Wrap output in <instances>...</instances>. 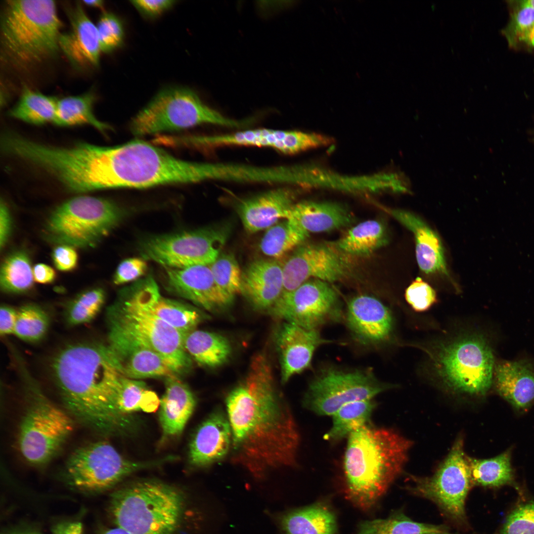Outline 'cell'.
Instances as JSON below:
<instances>
[{
  "label": "cell",
  "mask_w": 534,
  "mask_h": 534,
  "mask_svg": "<svg viewBox=\"0 0 534 534\" xmlns=\"http://www.w3.org/2000/svg\"><path fill=\"white\" fill-rule=\"evenodd\" d=\"M225 404L234 463L259 478L296 466L299 429L275 387L265 356L253 357L246 376L228 393Z\"/></svg>",
  "instance_id": "obj_1"
},
{
  "label": "cell",
  "mask_w": 534,
  "mask_h": 534,
  "mask_svg": "<svg viewBox=\"0 0 534 534\" xmlns=\"http://www.w3.org/2000/svg\"><path fill=\"white\" fill-rule=\"evenodd\" d=\"M51 375L67 411L103 435H127L137 427L134 415L122 413L115 399L122 379L107 344L80 342L53 356Z\"/></svg>",
  "instance_id": "obj_2"
},
{
  "label": "cell",
  "mask_w": 534,
  "mask_h": 534,
  "mask_svg": "<svg viewBox=\"0 0 534 534\" xmlns=\"http://www.w3.org/2000/svg\"><path fill=\"white\" fill-rule=\"evenodd\" d=\"M73 169L84 192L190 183L203 178L202 162L178 159L140 140L111 147L83 143L75 153Z\"/></svg>",
  "instance_id": "obj_3"
},
{
  "label": "cell",
  "mask_w": 534,
  "mask_h": 534,
  "mask_svg": "<svg viewBox=\"0 0 534 534\" xmlns=\"http://www.w3.org/2000/svg\"><path fill=\"white\" fill-rule=\"evenodd\" d=\"M347 438L343 466L346 496L367 509L402 472L412 442L392 429L371 423Z\"/></svg>",
  "instance_id": "obj_4"
},
{
  "label": "cell",
  "mask_w": 534,
  "mask_h": 534,
  "mask_svg": "<svg viewBox=\"0 0 534 534\" xmlns=\"http://www.w3.org/2000/svg\"><path fill=\"white\" fill-rule=\"evenodd\" d=\"M61 27L53 0H7L0 20L4 53L22 66L50 57L60 50Z\"/></svg>",
  "instance_id": "obj_5"
},
{
  "label": "cell",
  "mask_w": 534,
  "mask_h": 534,
  "mask_svg": "<svg viewBox=\"0 0 534 534\" xmlns=\"http://www.w3.org/2000/svg\"><path fill=\"white\" fill-rule=\"evenodd\" d=\"M15 357L26 403L18 429V449L29 464L43 467L57 455L73 432V417L48 399L19 356Z\"/></svg>",
  "instance_id": "obj_6"
},
{
  "label": "cell",
  "mask_w": 534,
  "mask_h": 534,
  "mask_svg": "<svg viewBox=\"0 0 534 534\" xmlns=\"http://www.w3.org/2000/svg\"><path fill=\"white\" fill-rule=\"evenodd\" d=\"M184 497L176 487L156 480L127 485L111 495L116 527L131 534H174L182 518Z\"/></svg>",
  "instance_id": "obj_7"
},
{
  "label": "cell",
  "mask_w": 534,
  "mask_h": 534,
  "mask_svg": "<svg viewBox=\"0 0 534 534\" xmlns=\"http://www.w3.org/2000/svg\"><path fill=\"white\" fill-rule=\"evenodd\" d=\"M430 354L433 372L456 393L485 395L493 384L494 359L483 336L468 334L439 344Z\"/></svg>",
  "instance_id": "obj_8"
},
{
  "label": "cell",
  "mask_w": 534,
  "mask_h": 534,
  "mask_svg": "<svg viewBox=\"0 0 534 534\" xmlns=\"http://www.w3.org/2000/svg\"><path fill=\"white\" fill-rule=\"evenodd\" d=\"M126 214L123 208L110 200L78 196L52 212L44 233L48 240L59 245L92 247L114 229Z\"/></svg>",
  "instance_id": "obj_9"
},
{
  "label": "cell",
  "mask_w": 534,
  "mask_h": 534,
  "mask_svg": "<svg viewBox=\"0 0 534 534\" xmlns=\"http://www.w3.org/2000/svg\"><path fill=\"white\" fill-rule=\"evenodd\" d=\"M249 121L225 117L204 103L191 89L171 87L160 91L132 119L136 136L178 131L202 124L241 128Z\"/></svg>",
  "instance_id": "obj_10"
},
{
  "label": "cell",
  "mask_w": 534,
  "mask_h": 534,
  "mask_svg": "<svg viewBox=\"0 0 534 534\" xmlns=\"http://www.w3.org/2000/svg\"><path fill=\"white\" fill-rule=\"evenodd\" d=\"M107 320L108 327L120 330L159 354L178 376L191 368L192 358L184 346V335L130 294L108 309Z\"/></svg>",
  "instance_id": "obj_11"
},
{
  "label": "cell",
  "mask_w": 534,
  "mask_h": 534,
  "mask_svg": "<svg viewBox=\"0 0 534 534\" xmlns=\"http://www.w3.org/2000/svg\"><path fill=\"white\" fill-rule=\"evenodd\" d=\"M168 457L140 462L125 458L105 441H97L76 449L64 468L69 483L79 489L99 491L108 489L136 471L158 466L174 460Z\"/></svg>",
  "instance_id": "obj_12"
},
{
  "label": "cell",
  "mask_w": 534,
  "mask_h": 534,
  "mask_svg": "<svg viewBox=\"0 0 534 534\" xmlns=\"http://www.w3.org/2000/svg\"><path fill=\"white\" fill-rule=\"evenodd\" d=\"M412 484L407 489L412 493L434 502L452 520L466 522L465 504L474 487L469 457L464 449V440L459 437L449 452L430 477L410 476Z\"/></svg>",
  "instance_id": "obj_13"
},
{
  "label": "cell",
  "mask_w": 534,
  "mask_h": 534,
  "mask_svg": "<svg viewBox=\"0 0 534 534\" xmlns=\"http://www.w3.org/2000/svg\"><path fill=\"white\" fill-rule=\"evenodd\" d=\"M391 387L380 382L368 369L329 368L310 383L303 404L317 415L332 416L347 403L373 399Z\"/></svg>",
  "instance_id": "obj_14"
},
{
  "label": "cell",
  "mask_w": 534,
  "mask_h": 534,
  "mask_svg": "<svg viewBox=\"0 0 534 534\" xmlns=\"http://www.w3.org/2000/svg\"><path fill=\"white\" fill-rule=\"evenodd\" d=\"M226 238L225 230L206 228L147 238L141 242L139 250L143 259L164 267L210 265L221 254Z\"/></svg>",
  "instance_id": "obj_15"
},
{
  "label": "cell",
  "mask_w": 534,
  "mask_h": 534,
  "mask_svg": "<svg viewBox=\"0 0 534 534\" xmlns=\"http://www.w3.org/2000/svg\"><path fill=\"white\" fill-rule=\"evenodd\" d=\"M331 284L309 279L282 293L268 312L274 317L311 330L340 320L342 316L341 301Z\"/></svg>",
  "instance_id": "obj_16"
},
{
  "label": "cell",
  "mask_w": 534,
  "mask_h": 534,
  "mask_svg": "<svg viewBox=\"0 0 534 534\" xmlns=\"http://www.w3.org/2000/svg\"><path fill=\"white\" fill-rule=\"evenodd\" d=\"M283 293L292 291L311 279L330 283L348 278L352 273L349 258L331 242L303 243L283 263Z\"/></svg>",
  "instance_id": "obj_17"
},
{
  "label": "cell",
  "mask_w": 534,
  "mask_h": 534,
  "mask_svg": "<svg viewBox=\"0 0 534 534\" xmlns=\"http://www.w3.org/2000/svg\"><path fill=\"white\" fill-rule=\"evenodd\" d=\"M164 268L168 288L205 310L222 311L229 306L233 300L218 286L210 265Z\"/></svg>",
  "instance_id": "obj_18"
},
{
  "label": "cell",
  "mask_w": 534,
  "mask_h": 534,
  "mask_svg": "<svg viewBox=\"0 0 534 534\" xmlns=\"http://www.w3.org/2000/svg\"><path fill=\"white\" fill-rule=\"evenodd\" d=\"M108 340L107 345L125 377H178L159 354L120 330L108 327Z\"/></svg>",
  "instance_id": "obj_19"
},
{
  "label": "cell",
  "mask_w": 534,
  "mask_h": 534,
  "mask_svg": "<svg viewBox=\"0 0 534 534\" xmlns=\"http://www.w3.org/2000/svg\"><path fill=\"white\" fill-rule=\"evenodd\" d=\"M346 322L355 339L365 345H376L388 340L393 320L389 309L377 298L361 294L347 304Z\"/></svg>",
  "instance_id": "obj_20"
},
{
  "label": "cell",
  "mask_w": 534,
  "mask_h": 534,
  "mask_svg": "<svg viewBox=\"0 0 534 534\" xmlns=\"http://www.w3.org/2000/svg\"><path fill=\"white\" fill-rule=\"evenodd\" d=\"M209 147L240 145L273 148L284 154H293L316 148L320 143L318 134L297 131L258 129L213 135H207Z\"/></svg>",
  "instance_id": "obj_21"
},
{
  "label": "cell",
  "mask_w": 534,
  "mask_h": 534,
  "mask_svg": "<svg viewBox=\"0 0 534 534\" xmlns=\"http://www.w3.org/2000/svg\"><path fill=\"white\" fill-rule=\"evenodd\" d=\"M330 342L324 339L317 330L284 322L275 336L282 383L285 384L293 376L309 367L316 349Z\"/></svg>",
  "instance_id": "obj_22"
},
{
  "label": "cell",
  "mask_w": 534,
  "mask_h": 534,
  "mask_svg": "<svg viewBox=\"0 0 534 534\" xmlns=\"http://www.w3.org/2000/svg\"><path fill=\"white\" fill-rule=\"evenodd\" d=\"M232 438L226 414L220 410L213 412L198 426L191 438L188 463L199 468L221 461L231 450Z\"/></svg>",
  "instance_id": "obj_23"
},
{
  "label": "cell",
  "mask_w": 534,
  "mask_h": 534,
  "mask_svg": "<svg viewBox=\"0 0 534 534\" xmlns=\"http://www.w3.org/2000/svg\"><path fill=\"white\" fill-rule=\"evenodd\" d=\"M68 13L70 28L60 36V50L77 67H97L101 51L96 26L81 4H77Z\"/></svg>",
  "instance_id": "obj_24"
},
{
  "label": "cell",
  "mask_w": 534,
  "mask_h": 534,
  "mask_svg": "<svg viewBox=\"0 0 534 534\" xmlns=\"http://www.w3.org/2000/svg\"><path fill=\"white\" fill-rule=\"evenodd\" d=\"M295 197L292 189L280 187L241 201L238 211L245 228L255 233L288 219Z\"/></svg>",
  "instance_id": "obj_25"
},
{
  "label": "cell",
  "mask_w": 534,
  "mask_h": 534,
  "mask_svg": "<svg viewBox=\"0 0 534 534\" xmlns=\"http://www.w3.org/2000/svg\"><path fill=\"white\" fill-rule=\"evenodd\" d=\"M130 294L148 310L184 335L196 329L205 316L193 307L163 297L156 282L150 277L138 284Z\"/></svg>",
  "instance_id": "obj_26"
},
{
  "label": "cell",
  "mask_w": 534,
  "mask_h": 534,
  "mask_svg": "<svg viewBox=\"0 0 534 534\" xmlns=\"http://www.w3.org/2000/svg\"><path fill=\"white\" fill-rule=\"evenodd\" d=\"M283 263L276 259H260L242 272V292L258 310L268 312L283 291Z\"/></svg>",
  "instance_id": "obj_27"
},
{
  "label": "cell",
  "mask_w": 534,
  "mask_h": 534,
  "mask_svg": "<svg viewBox=\"0 0 534 534\" xmlns=\"http://www.w3.org/2000/svg\"><path fill=\"white\" fill-rule=\"evenodd\" d=\"M413 234L418 265L426 274L440 273L448 276L444 247L437 233L421 219L409 211L382 208Z\"/></svg>",
  "instance_id": "obj_28"
},
{
  "label": "cell",
  "mask_w": 534,
  "mask_h": 534,
  "mask_svg": "<svg viewBox=\"0 0 534 534\" xmlns=\"http://www.w3.org/2000/svg\"><path fill=\"white\" fill-rule=\"evenodd\" d=\"M493 384L497 393L519 411L534 402V366L525 360H503L494 365Z\"/></svg>",
  "instance_id": "obj_29"
},
{
  "label": "cell",
  "mask_w": 534,
  "mask_h": 534,
  "mask_svg": "<svg viewBox=\"0 0 534 534\" xmlns=\"http://www.w3.org/2000/svg\"><path fill=\"white\" fill-rule=\"evenodd\" d=\"M196 404L194 394L178 377L166 378L165 391L160 399L159 420L165 440L179 435Z\"/></svg>",
  "instance_id": "obj_30"
},
{
  "label": "cell",
  "mask_w": 534,
  "mask_h": 534,
  "mask_svg": "<svg viewBox=\"0 0 534 534\" xmlns=\"http://www.w3.org/2000/svg\"><path fill=\"white\" fill-rule=\"evenodd\" d=\"M288 219L308 233L339 229L352 225L355 222L350 211L339 203L311 201L295 203Z\"/></svg>",
  "instance_id": "obj_31"
},
{
  "label": "cell",
  "mask_w": 534,
  "mask_h": 534,
  "mask_svg": "<svg viewBox=\"0 0 534 534\" xmlns=\"http://www.w3.org/2000/svg\"><path fill=\"white\" fill-rule=\"evenodd\" d=\"M386 228L380 221L370 220L352 226L337 240L331 242L348 257L369 256L386 245L388 241Z\"/></svg>",
  "instance_id": "obj_32"
},
{
  "label": "cell",
  "mask_w": 534,
  "mask_h": 534,
  "mask_svg": "<svg viewBox=\"0 0 534 534\" xmlns=\"http://www.w3.org/2000/svg\"><path fill=\"white\" fill-rule=\"evenodd\" d=\"M280 523L285 534H336L335 514L328 507L315 503L283 514Z\"/></svg>",
  "instance_id": "obj_33"
},
{
  "label": "cell",
  "mask_w": 534,
  "mask_h": 534,
  "mask_svg": "<svg viewBox=\"0 0 534 534\" xmlns=\"http://www.w3.org/2000/svg\"><path fill=\"white\" fill-rule=\"evenodd\" d=\"M187 353L199 364L217 367L229 358L232 349L228 340L215 332L195 329L184 335Z\"/></svg>",
  "instance_id": "obj_34"
},
{
  "label": "cell",
  "mask_w": 534,
  "mask_h": 534,
  "mask_svg": "<svg viewBox=\"0 0 534 534\" xmlns=\"http://www.w3.org/2000/svg\"><path fill=\"white\" fill-rule=\"evenodd\" d=\"M94 94L91 91L58 99L53 123L62 127L89 125L104 133L110 127L99 121L93 113Z\"/></svg>",
  "instance_id": "obj_35"
},
{
  "label": "cell",
  "mask_w": 534,
  "mask_h": 534,
  "mask_svg": "<svg viewBox=\"0 0 534 534\" xmlns=\"http://www.w3.org/2000/svg\"><path fill=\"white\" fill-rule=\"evenodd\" d=\"M376 405L371 399L355 401L342 406L332 415V425L324 435V440L336 442L370 424Z\"/></svg>",
  "instance_id": "obj_36"
},
{
  "label": "cell",
  "mask_w": 534,
  "mask_h": 534,
  "mask_svg": "<svg viewBox=\"0 0 534 534\" xmlns=\"http://www.w3.org/2000/svg\"><path fill=\"white\" fill-rule=\"evenodd\" d=\"M58 99L24 88L15 105L9 111L10 117L33 125L54 122Z\"/></svg>",
  "instance_id": "obj_37"
},
{
  "label": "cell",
  "mask_w": 534,
  "mask_h": 534,
  "mask_svg": "<svg viewBox=\"0 0 534 534\" xmlns=\"http://www.w3.org/2000/svg\"><path fill=\"white\" fill-rule=\"evenodd\" d=\"M309 235L293 220H284L267 229L260 248L265 255L277 260L304 243Z\"/></svg>",
  "instance_id": "obj_38"
},
{
  "label": "cell",
  "mask_w": 534,
  "mask_h": 534,
  "mask_svg": "<svg viewBox=\"0 0 534 534\" xmlns=\"http://www.w3.org/2000/svg\"><path fill=\"white\" fill-rule=\"evenodd\" d=\"M357 534H456L445 526L414 521L398 513L360 523Z\"/></svg>",
  "instance_id": "obj_39"
},
{
  "label": "cell",
  "mask_w": 534,
  "mask_h": 534,
  "mask_svg": "<svg viewBox=\"0 0 534 534\" xmlns=\"http://www.w3.org/2000/svg\"><path fill=\"white\" fill-rule=\"evenodd\" d=\"M469 462L474 486L499 487L511 483L513 480L509 450L489 459L469 457Z\"/></svg>",
  "instance_id": "obj_40"
},
{
  "label": "cell",
  "mask_w": 534,
  "mask_h": 534,
  "mask_svg": "<svg viewBox=\"0 0 534 534\" xmlns=\"http://www.w3.org/2000/svg\"><path fill=\"white\" fill-rule=\"evenodd\" d=\"M160 399L142 381L124 377L117 392L115 403L122 413L134 415L138 411L151 413L159 407Z\"/></svg>",
  "instance_id": "obj_41"
},
{
  "label": "cell",
  "mask_w": 534,
  "mask_h": 534,
  "mask_svg": "<svg viewBox=\"0 0 534 534\" xmlns=\"http://www.w3.org/2000/svg\"><path fill=\"white\" fill-rule=\"evenodd\" d=\"M34 280L33 268L27 253L17 251L2 262L0 271L1 289L8 293L19 294L32 287Z\"/></svg>",
  "instance_id": "obj_42"
},
{
  "label": "cell",
  "mask_w": 534,
  "mask_h": 534,
  "mask_svg": "<svg viewBox=\"0 0 534 534\" xmlns=\"http://www.w3.org/2000/svg\"><path fill=\"white\" fill-rule=\"evenodd\" d=\"M512 8L510 19L502 30L510 46L522 44L534 46V8L526 1H509Z\"/></svg>",
  "instance_id": "obj_43"
},
{
  "label": "cell",
  "mask_w": 534,
  "mask_h": 534,
  "mask_svg": "<svg viewBox=\"0 0 534 534\" xmlns=\"http://www.w3.org/2000/svg\"><path fill=\"white\" fill-rule=\"evenodd\" d=\"M49 325V317L43 309L28 304L17 310L13 334L23 341L36 342L44 338Z\"/></svg>",
  "instance_id": "obj_44"
},
{
  "label": "cell",
  "mask_w": 534,
  "mask_h": 534,
  "mask_svg": "<svg viewBox=\"0 0 534 534\" xmlns=\"http://www.w3.org/2000/svg\"><path fill=\"white\" fill-rule=\"evenodd\" d=\"M105 301V293L100 288L87 290L79 294L67 305L65 318L68 324L76 326L93 320Z\"/></svg>",
  "instance_id": "obj_45"
},
{
  "label": "cell",
  "mask_w": 534,
  "mask_h": 534,
  "mask_svg": "<svg viewBox=\"0 0 534 534\" xmlns=\"http://www.w3.org/2000/svg\"><path fill=\"white\" fill-rule=\"evenodd\" d=\"M210 267L218 286L227 295L234 297L242 292V272L234 256L221 253Z\"/></svg>",
  "instance_id": "obj_46"
},
{
  "label": "cell",
  "mask_w": 534,
  "mask_h": 534,
  "mask_svg": "<svg viewBox=\"0 0 534 534\" xmlns=\"http://www.w3.org/2000/svg\"><path fill=\"white\" fill-rule=\"evenodd\" d=\"M96 26L101 52H112L122 45L124 29L121 21L117 16L112 13L103 12Z\"/></svg>",
  "instance_id": "obj_47"
},
{
  "label": "cell",
  "mask_w": 534,
  "mask_h": 534,
  "mask_svg": "<svg viewBox=\"0 0 534 534\" xmlns=\"http://www.w3.org/2000/svg\"><path fill=\"white\" fill-rule=\"evenodd\" d=\"M498 534H534V501L523 503L514 508Z\"/></svg>",
  "instance_id": "obj_48"
},
{
  "label": "cell",
  "mask_w": 534,
  "mask_h": 534,
  "mask_svg": "<svg viewBox=\"0 0 534 534\" xmlns=\"http://www.w3.org/2000/svg\"><path fill=\"white\" fill-rule=\"evenodd\" d=\"M405 298L407 303L417 312L427 311L437 301L435 290L419 277L407 288Z\"/></svg>",
  "instance_id": "obj_49"
},
{
  "label": "cell",
  "mask_w": 534,
  "mask_h": 534,
  "mask_svg": "<svg viewBox=\"0 0 534 534\" xmlns=\"http://www.w3.org/2000/svg\"><path fill=\"white\" fill-rule=\"evenodd\" d=\"M147 269V264L144 259H127L118 265L113 277V282L116 285H121L133 281L143 275Z\"/></svg>",
  "instance_id": "obj_50"
},
{
  "label": "cell",
  "mask_w": 534,
  "mask_h": 534,
  "mask_svg": "<svg viewBox=\"0 0 534 534\" xmlns=\"http://www.w3.org/2000/svg\"><path fill=\"white\" fill-rule=\"evenodd\" d=\"M51 257L55 267L60 271H70L77 266L78 255L72 246L58 245L53 249Z\"/></svg>",
  "instance_id": "obj_51"
},
{
  "label": "cell",
  "mask_w": 534,
  "mask_h": 534,
  "mask_svg": "<svg viewBox=\"0 0 534 534\" xmlns=\"http://www.w3.org/2000/svg\"><path fill=\"white\" fill-rule=\"evenodd\" d=\"M132 4L142 15L154 18L168 10L174 4L172 0H136L131 1Z\"/></svg>",
  "instance_id": "obj_52"
},
{
  "label": "cell",
  "mask_w": 534,
  "mask_h": 534,
  "mask_svg": "<svg viewBox=\"0 0 534 534\" xmlns=\"http://www.w3.org/2000/svg\"><path fill=\"white\" fill-rule=\"evenodd\" d=\"M17 310L7 305H2L0 310V334L5 336L13 334Z\"/></svg>",
  "instance_id": "obj_53"
},
{
  "label": "cell",
  "mask_w": 534,
  "mask_h": 534,
  "mask_svg": "<svg viewBox=\"0 0 534 534\" xmlns=\"http://www.w3.org/2000/svg\"><path fill=\"white\" fill-rule=\"evenodd\" d=\"M11 223L9 210L6 204L1 201L0 205V247L1 250L5 246L9 236Z\"/></svg>",
  "instance_id": "obj_54"
},
{
  "label": "cell",
  "mask_w": 534,
  "mask_h": 534,
  "mask_svg": "<svg viewBox=\"0 0 534 534\" xmlns=\"http://www.w3.org/2000/svg\"><path fill=\"white\" fill-rule=\"evenodd\" d=\"M34 281L40 284H50L55 279L56 275L54 269L48 265L39 263L33 267Z\"/></svg>",
  "instance_id": "obj_55"
},
{
  "label": "cell",
  "mask_w": 534,
  "mask_h": 534,
  "mask_svg": "<svg viewBox=\"0 0 534 534\" xmlns=\"http://www.w3.org/2000/svg\"><path fill=\"white\" fill-rule=\"evenodd\" d=\"M52 534H84L83 527L78 522H62L53 528Z\"/></svg>",
  "instance_id": "obj_56"
},
{
  "label": "cell",
  "mask_w": 534,
  "mask_h": 534,
  "mask_svg": "<svg viewBox=\"0 0 534 534\" xmlns=\"http://www.w3.org/2000/svg\"><path fill=\"white\" fill-rule=\"evenodd\" d=\"M101 534H131L126 530L116 527L114 528L108 529L105 530Z\"/></svg>",
  "instance_id": "obj_57"
},
{
  "label": "cell",
  "mask_w": 534,
  "mask_h": 534,
  "mask_svg": "<svg viewBox=\"0 0 534 534\" xmlns=\"http://www.w3.org/2000/svg\"><path fill=\"white\" fill-rule=\"evenodd\" d=\"M83 2L87 5L98 8H102L104 4L103 1L101 0H84Z\"/></svg>",
  "instance_id": "obj_58"
},
{
  "label": "cell",
  "mask_w": 534,
  "mask_h": 534,
  "mask_svg": "<svg viewBox=\"0 0 534 534\" xmlns=\"http://www.w3.org/2000/svg\"><path fill=\"white\" fill-rule=\"evenodd\" d=\"M7 534H41L39 532L33 531H25L20 532H12Z\"/></svg>",
  "instance_id": "obj_59"
},
{
  "label": "cell",
  "mask_w": 534,
  "mask_h": 534,
  "mask_svg": "<svg viewBox=\"0 0 534 534\" xmlns=\"http://www.w3.org/2000/svg\"><path fill=\"white\" fill-rule=\"evenodd\" d=\"M526 1L530 5L534 8V0H526Z\"/></svg>",
  "instance_id": "obj_60"
},
{
  "label": "cell",
  "mask_w": 534,
  "mask_h": 534,
  "mask_svg": "<svg viewBox=\"0 0 534 534\" xmlns=\"http://www.w3.org/2000/svg\"></svg>",
  "instance_id": "obj_61"
}]
</instances>
